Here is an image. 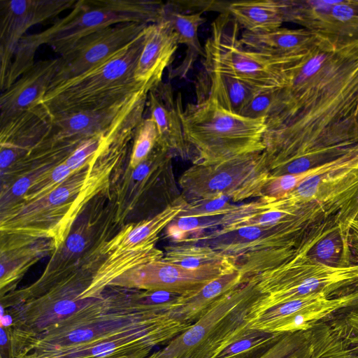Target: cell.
<instances>
[{"label":"cell","instance_id":"obj_1","mask_svg":"<svg viewBox=\"0 0 358 358\" xmlns=\"http://www.w3.org/2000/svg\"><path fill=\"white\" fill-rule=\"evenodd\" d=\"M358 39L321 42L276 91L266 120L270 171L299 173L358 144Z\"/></svg>","mask_w":358,"mask_h":358},{"label":"cell","instance_id":"obj_2","mask_svg":"<svg viewBox=\"0 0 358 358\" xmlns=\"http://www.w3.org/2000/svg\"><path fill=\"white\" fill-rule=\"evenodd\" d=\"M177 296L108 287L102 294L40 333L8 345V358H51L162 324Z\"/></svg>","mask_w":358,"mask_h":358},{"label":"cell","instance_id":"obj_3","mask_svg":"<svg viewBox=\"0 0 358 358\" xmlns=\"http://www.w3.org/2000/svg\"><path fill=\"white\" fill-rule=\"evenodd\" d=\"M127 148L113 141L42 199L16 202L1 210V235L20 234L52 239L58 249L88 203L106 190L113 171L122 165Z\"/></svg>","mask_w":358,"mask_h":358},{"label":"cell","instance_id":"obj_4","mask_svg":"<svg viewBox=\"0 0 358 358\" xmlns=\"http://www.w3.org/2000/svg\"><path fill=\"white\" fill-rule=\"evenodd\" d=\"M164 4L148 0H78L71 11L45 30L25 35L17 45L13 66L21 71L35 62L37 49L46 44L60 55L79 40L120 23L153 24L163 20Z\"/></svg>","mask_w":358,"mask_h":358},{"label":"cell","instance_id":"obj_5","mask_svg":"<svg viewBox=\"0 0 358 358\" xmlns=\"http://www.w3.org/2000/svg\"><path fill=\"white\" fill-rule=\"evenodd\" d=\"M321 224V223H320ZM320 224L298 219L267 227L210 229L182 243L206 245L229 257L245 278L273 268L315 245L311 231Z\"/></svg>","mask_w":358,"mask_h":358},{"label":"cell","instance_id":"obj_6","mask_svg":"<svg viewBox=\"0 0 358 358\" xmlns=\"http://www.w3.org/2000/svg\"><path fill=\"white\" fill-rule=\"evenodd\" d=\"M184 134L195 163H213L263 152L266 119H250L206 98L182 112Z\"/></svg>","mask_w":358,"mask_h":358},{"label":"cell","instance_id":"obj_7","mask_svg":"<svg viewBox=\"0 0 358 358\" xmlns=\"http://www.w3.org/2000/svg\"><path fill=\"white\" fill-rule=\"evenodd\" d=\"M143 40L144 30L125 47L90 69L50 86L41 104L55 115L99 108L143 90L149 92L134 76Z\"/></svg>","mask_w":358,"mask_h":358},{"label":"cell","instance_id":"obj_8","mask_svg":"<svg viewBox=\"0 0 358 358\" xmlns=\"http://www.w3.org/2000/svg\"><path fill=\"white\" fill-rule=\"evenodd\" d=\"M255 275L220 297L196 322L150 358H211L249 329L250 312L262 296Z\"/></svg>","mask_w":358,"mask_h":358},{"label":"cell","instance_id":"obj_9","mask_svg":"<svg viewBox=\"0 0 358 358\" xmlns=\"http://www.w3.org/2000/svg\"><path fill=\"white\" fill-rule=\"evenodd\" d=\"M239 27L228 12L213 22L211 35L204 45L203 69L237 78L261 90L286 87L309 52L278 57L249 50L240 41Z\"/></svg>","mask_w":358,"mask_h":358},{"label":"cell","instance_id":"obj_10","mask_svg":"<svg viewBox=\"0 0 358 358\" xmlns=\"http://www.w3.org/2000/svg\"><path fill=\"white\" fill-rule=\"evenodd\" d=\"M313 245L255 275L257 286L263 294L253 305L250 317L311 294L325 292L331 296L358 280V264L334 268L320 264L308 255Z\"/></svg>","mask_w":358,"mask_h":358},{"label":"cell","instance_id":"obj_11","mask_svg":"<svg viewBox=\"0 0 358 358\" xmlns=\"http://www.w3.org/2000/svg\"><path fill=\"white\" fill-rule=\"evenodd\" d=\"M270 169L264 152L213 163H195L179 178L181 196L191 202L227 197L234 201L260 197Z\"/></svg>","mask_w":358,"mask_h":358},{"label":"cell","instance_id":"obj_12","mask_svg":"<svg viewBox=\"0 0 358 358\" xmlns=\"http://www.w3.org/2000/svg\"><path fill=\"white\" fill-rule=\"evenodd\" d=\"M284 22L332 42L358 39V0H279Z\"/></svg>","mask_w":358,"mask_h":358},{"label":"cell","instance_id":"obj_13","mask_svg":"<svg viewBox=\"0 0 358 358\" xmlns=\"http://www.w3.org/2000/svg\"><path fill=\"white\" fill-rule=\"evenodd\" d=\"M147 25L136 22L120 23L81 38L59 57V68L50 87L78 76L101 63L131 43Z\"/></svg>","mask_w":358,"mask_h":358},{"label":"cell","instance_id":"obj_14","mask_svg":"<svg viewBox=\"0 0 358 358\" xmlns=\"http://www.w3.org/2000/svg\"><path fill=\"white\" fill-rule=\"evenodd\" d=\"M141 90L114 103L99 108L52 115L50 127L39 143L52 145L79 143L109 130L145 94Z\"/></svg>","mask_w":358,"mask_h":358},{"label":"cell","instance_id":"obj_15","mask_svg":"<svg viewBox=\"0 0 358 358\" xmlns=\"http://www.w3.org/2000/svg\"><path fill=\"white\" fill-rule=\"evenodd\" d=\"M76 0H0V81L17 45L32 26L71 9Z\"/></svg>","mask_w":358,"mask_h":358},{"label":"cell","instance_id":"obj_16","mask_svg":"<svg viewBox=\"0 0 358 358\" xmlns=\"http://www.w3.org/2000/svg\"><path fill=\"white\" fill-rule=\"evenodd\" d=\"M339 310L338 298L317 292L251 317L249 327L277 334L308 331Z\"/></svg>","mask_w":358,"mask_h":358},{"label":"cell","instance_id":"obj_17","mask_svg":"<svg viewBox=\"0 0 358 358\" xmlns=\"http://www.w3.org/2000/svg\"><path fill=\"white\" fill-rule=\"evenodd\" d=\"M224 274L187 269L159 259L133 268L113 281L110 287L165 291L187 296L201 289Z\"/></svg>","mask_w":358,"mask_h":358},{"label":"cell","instance_id":"obj_18","mask_svg":"<svg viewBox=\"0 0 358 358\" xmlns=\"http://www.w3.org/2000/svg\"><path fill=\"white\" fill-rule=\"evenodd\" d=\"M146 106L157 127V145L173 157L193 162L183 131L181 94L178 92L176 96L171 85L162 81L148 92Z\"/></svg>","mask_w":358,"mask_h":358},{"label":"cell","instance_id":"obj_19","mask_svg":"<svg viewBox=\"0 0 358 358\" xmlns=\"http://www.w3.org/2000/svg\"><path fill=\"white\" fill-rule=\"evenodd\" d=\"M51 120V114L40 104L0 123L1 169L27 157L47 134Z\"/></svg>","mask_w":358,"mask_h":358},{"label":"cell","instance_id":"obj_20","mask_svg":"<svg viewBox=\"0 0 358 358\" xmlns=\"http://www.w3.org/2000/svg\"><path fill=\"white\" fill-rule=\"evenodd\" d=\"M55 250V243L50 238L13 234L1 235V297L15 291L27 271Z\"/></svg>","mask_w":358,"mask_h":358},{"label":"cell","instance_id":"obj_21","mask_svg":"<svg viewBox=\"0 0 358 358\" xmlns=\"http://www.w3.org/2000/svg\"><path fill=\"white\" fill-rule=\"evenodd\" d=\"M178 45L177 34L169 21L162 20L148 24L134 70L136 81L149 91L162 82L163 73L173 60Z\"/></svg>","mask_w":358,"mask_h":358},{"label":"cell","instance_id":"obj_22","mask_svg":"<svg viewBox=\"0 0 358 358\" xmlns=\"http://www.w3.org/2000/svg\"><path fill=\"white\" fill-rule=\"evenodd\" d=\"M59 64V57L36 62L1 93L0 123L40 105Z\"/></svg>","mask_w":358,"mask_h":358},{"label":"cell","instance_id":"obj_23","mask_svg":"<svg viewBox=\"0 0 358 358\" xmlns=\"http://www.w3.org/2000/svg\"><path fill=\"white\" fill-rule=\"evenodd\" d=\"M322 38L303 28H280L263 34L244 31L240 36V41L249 50L273 57H288L311 52Z\"/></svg>","mask_w":358,"mask_h":358},{"label":"cell","instance_id":"obj_24","mask_svg":"<svg viewBox=\"0 0 358 358\" xmlns=\"http://www.w3.org/2000/svg\"><path fill=\"white\" fill-rule=\"evenodd\" d=\"M262 90H265L237 78L204 69L199 74L196 83V101L212 99L238 115L247 103Z\"/></svg>","mask_w":358,"mask_h":358},{"label":"cell","instance_id":"obj_25","mask_svg":"<svg viewBox=\"0 0 358 358\" xmlns=\"http://www.w3.org/2000/svg\"><path fill=\"white\" fill-rule=\"evenodd\" d=\"M187 201L180 196L173 203L158 214L144 220L129 224L106 243L108 253L156 243L159 234L176 218Z\"/></svg>","mask_w":358,"mask_h":358},{"label":"cell","instance_id":"obj_26","mask_svg":"<svg viewBox=\"0 0 358 358\" xmlns=\"http://www.w3.org/2000/svg\"><path fill=\"white\" fill-rule=\"evenodd\" d=\"M247 280L239 270L220 275L197 292L187 296L181 295L169 310V313L182 322L192 324L220 297Z\"/></svg>","mask_w":358,"mask_h":358},{"label":"cell","instance_id":"obj_27","mask_svg":"<svg viewBox=\"0 0 358 358\" xmlns=\"http://www.w3.org/2000/svg\"><path fill=\"white\" fill-rule=\"evenodd\" d=\"M162 259L187 269L220 274L238 270L229 257L206 245L177 243L165 248Z\"/></svg>","mask_w":358,"mask_h":358},{"label":"cell","instance_id":"obj_28","mask_svg":"<svg viewBox=\"0 0 358 358\" xmlns=\"http://www.w3.org/2000/svg\"><path fill=\"white\" fill-rule=\"evenodd\" d=\"M203 13H181L171 8L166 3L164 4L163 20L171 22L177 34L178 43L186 46V53L182 62L169 70L170 79L185 78L197 58L204 56V48L198 37L199 27L206 21L202 17Z\"/></svg>","mask_w":358,"mask_h":358},{"label":"cell","instance_id":"obj_29","mask_svg":"<svg viewBox=\"0 0 358 358\" xmlns=\"http://www.w3.org/2000/svg\"><path fill=\"white\" fill-rule=\"evenodd\" d=\"M227 12L245 31L254 34L273 31L284 22L279 0L229 2Z\"/></svg>","mask_w":358,"mask_h":358},{"label":"cell","instance_id":"obj_30","mask_svg":"<svg viewBox=\"0 0 358 358\" xmlns=\"http://www.w3.org/2000/svg\"><path fill=\"white\" fill-rule=\"evenodd\" d=\"M349 203L325 229L308 254L317 262L334 268H344L355 264L348 243V227L345 220V210Z\"/></svg>","mask_w":358,"mask_h":358},{"label":"cell","instance_id":"obj_31","mask_svg":"<svg viewBox=\"0 0 358 358\" xmlns=\"http://www.w3.org/2000/svg\"><path fill=\"white\" fill-rule=\"evenodd\" d=\"M310 358H358V351L352 347L334 321H322L311 329Z\"/></svg>","mask_w":358,"mask_h":358},{"label":"cell","instance_id":"obj_32","mask_svg":"<svg viewBox=\"0 0 358 358\" xmlns=\"http://www.w3.org/2000/svg\"><path fill=\"white\" fill-rule=\"evenodd\" d=\"M281 334L249 328L239 338L227 345L211 358H257Z\"/></svg>","mask_w":358,"mask_h":358},{"label":"cell","instance_id":"obj_33","mask_svg":"<svg viewBox=\"0 0 358 358\" xmlns=\"http://www.w3.org/2000/svg\"><path fill=\"white\" fill-rule=\"evenodd\" d=\"M75 172L65 164L64 161L53 166L39 170L30 187L17 202L31 203L42 199Z\"/></svg>","mask_w":358,"mask_h":358},{"label":"cell","instance_id":"obj_34","mask_svg":"<svg viewBox=\"0 0 358 358\" xmlns=\"http://www.w3.org/2000/svg\"><path fill=\"white\" fill-rule=\"evenodd\" d=\"M311 329L282 334L276 341L257 358H310Z\"/></svg>","mask_w":358,"mask_h":358},{"label":"cell","instance_id":"obj_35","mask_svg":"<svg viewBox=\"0 0 358 358\" xmlns=\"http://www.w3.org/2000/svg\"><path fill=\"white\" fill-rule=\"evenodd\" d=\"M158 133L156 125L150 117H143L136 128L129 168L134 169L142 163L157 145Z\"/></svg>","mask_w":358,"mask_h":358},{"label":"cell","instance_id":"obj_36","mask_svg":"<svg viewBox=\"0 0 358 358\" xmlns=\"http://www.w3.org/2000/svg\"><path fill=\"white\" fill-rule=\"evenodd\" d=\"M235 206L236 205L230 203L224 196L201 199L187 202L180 215L199 218L220 217L229 213Z\"/></svg>","mask_w":358,"mask_h":358},{"label":"cell","instance_id":"obj_37","mask_svg":"<svg viewBox=\"0 0 358 358\" xmlns=\"http://www.w3.org/2000/svg\"><path fill=\"white\" fill-rule=\"evenodd\" d=\"M308 173L309 170H307L295 174L270 176L263 187L261 196L274 199L285 197L292 192Z\"/></svg>","mask_w":358,"mask_h":358},{"label":"cell","instance_id":"obj_38","mask_svg":"<svg viewBox=\"0 0 358 358\" xmlns=\"http://www.w3.org/2000/svg\"><path fill=\"white\" fill-rule=\"evenodd\" d=\"M276 91L274 90L260 91L247 103L239 115L250 119L265 118L266 120L274 103Z\"/></svg>","mask_w":358,"mask_h":358},{"label":"cell","instance_id":"obj_39","mask_svg":"<svg viewBox=\"0 0 358 358\" xmlns=\"http://www.w3.org/2000/svg\"><path fill=\"white\" fill-rule=\"evenodd\" d=\"M345 220L353 263L358 264V193L346 207Z\"/></svg>","mask_w":358,"mask_h":358},{"label":"cell","instance_id":"obj_40","mask_svg":"<svg viewBox=\"0 0 358 358\" xmlns=\"http://www.w3.org/2000/svg\"><path fill=\"white\" fill-rule=\"evenodd\" d=\"M341 313L345 314L334 322L348 343L358 351V310Z\"/></svg>","mask_w":358,"mask_h":358},{"label":"cell","instance_id":"obj_41","mask_svg":"<svg viewBox=\"0 0 358 358\" xmlns=\"http://www.w3.org/2000/svg\"><path fill=\"white\" fill-rule=\"evenodd\" d=\"M333 296L340 301L339 313L358 310V280L350 285L339 290Z\"/></svg>","mask_w":358,"mask_h":358},{"label":"cell","instance_id":"obj_42","mask_svg":"<svg viewBox=\"0 0 358 358\" xmlns=\"http://www.w3.org/2000/svg\"><path fill=\"white\" fill-rule=\"evenodd\" d=\"M115 358H137V357H115ZM146 358H150V355L147 357Z\"/></svg>","mask_w":358,"mask_h":358},{"label":"cell","instance_id":"obj_43","mask_svg":"<svg viewBox=\"0 0 358 358\" xmlns=\"http://www.w3.org/2000/svg\"><path fill=\"white\" fill-rule=\"evenodd\" d=\"M357 120H358V116H357Z\"/></svg>","mask_w":358,"mask_h":358}]
</instances>
